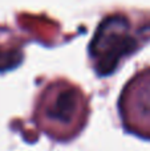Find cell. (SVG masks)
<instances>
[{
	"label": "cell",
	"instance_id": "3957f363",
	"mask_svg": "<svg viewBox=\"0 0 150 151\" xmlns=\"http://www.w3.org/2000/svg\"><path fill=\"white\" fill-rule=\"evenodd\" d=\"M126 19L122 16L109 17L101 24L93 39L90 53L100 58L98 70L109 73L124 55L136 47V41L128 33Z\"/></svg>",
	"mask_w": 150,
	"mask_h": 151
},
{
	"label": "cell",
	"instance_id": "7a4b0ae2",
	"mask_svg": "<svg viewBox=\"0 0 150 151\" xmlns=\"http://www.w3.org/2000/svg\"><path fill=\"white\" fill-rule=\"evenodd\" d=\"M118 107L126 130L150 138V69L134 76L126 83Z\"/></svg>",
	"mask_w": 150,
	"mask_h": 151
},
{
	"label": "cell",
	"instance_id": "6da1fadb",
	"mask_svg": "<svg viewBox=\"0 0 150 151\" xmlns=\"http://www.w3.org/2000/svg\"><path fill=\"white\" fill-rule=\"evenodd\" d=\"M84 117V94L65 81L50 83L37 98L35 118L50 138H72L82 127Z\"/></svg>",
	"mask_w": 150,
	"mask_h": 151
}]
</instances>
